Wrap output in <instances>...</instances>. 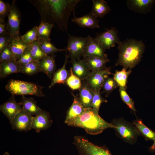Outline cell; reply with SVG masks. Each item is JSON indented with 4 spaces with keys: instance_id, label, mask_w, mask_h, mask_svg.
<instances>
[{
    "instance_id": "6da1fadb",
    "label": "cell",
    "mask_w": 155,
    "mask_h": 155,
    "mask_svg": "<svg viewBox=\"0 0 155 155\" xmlns=\"http://www.w3.org/2000/svg\"><path fill=\"white\" fill-rule=\"evenodd\" d=\"M80 0H29L38 10L41 21L56 23L67 32L69 17Z\"/></svg>"
},
{
    "instance_id": "7a4b0ae2",
    "label": "cell",
    "mask_w": 155,
    "mask_h": 155,
    "mask_svg": "<svg viewBox=\"0 0 155 155\" xmlns=\"http://www.w3.org/2000/svg\"><path fill=\"white\" fill-rule=\"evenodd\" d=\"M118 58L115 65L122 66L126 69H131L141 61L145 45L142 40L127 39L118 43Z\"/></svg>"
},
{
    "instance_id": "3957f363",
    "label": "cell",
    "mask_w": 155,
    "mask_h": 155,
    "mask_svg": "<svg viewBox=\"0 0 155 155\" xmlns=\"http://www.w3.org/2000/svg\"><path fill=\"white\" fill-rule=\"evenodd\" d=\"M68 126L84 129L88 134L96 135L109 128H115L112 124L102 119L92 108H85L84 112L67 124Z\"/></svg>"
},
{
    "instance_id": "277c9868",
    "label": "cell",
    "mask_w": 155,
    "mask_h": 155,
    "mask_svg": "<svg viewBox=\"0 0 155 155\" xmlns=\"http://www.w3.org/2000/svg\"><path fill=\"white\" fill-rule=\"evenodd\" d=\"M43 87L36 84L19 80L11 79L5 86L6 90L12 95H34L42 97Z\"/></svg>"
},
{
    "instance_id": "5b68a950",
    "label": "cell",
    "mask_w": 155,
    "mask_h": 155,
    "mask_svg": "<svg viewBox=\"0 0 155 155\" xmlns=\"http://www.w3.org/2000/svg\"><path fill=\"white\" fill-rule=\"evenodd\" d=\"M67 44L65 49V51L71 60L80 59L83 56L85 49L89 40L90 36L85 37L71 35L68 33Z\"/></svg>"
},
{
    "instance_id": "8992f818",
    "label": "cell",
    "mask_w": 155,
    "mask_h": 155,
    "mask_svg": "<svg viewBox=\"0 0 155 155\" xmlns=\"http://www.w3.org/2000/svg\"><path fill=\"white\" fill-rule=\"evenodd\" d=\"M74 140L80 155H112L106 148L95 145L83 137L76 136Z\"/></svg>"
},
{
    "instance_id": "52a82bcc",
    "label": "cell",
    "mask_w": 155,
    "mask_h": 155,
    "mask_svg": "<svg viewBox=\"0 0 155 155\" xmlns=\"http://www.w3.org/2000/svg\"><path fill=\"white\" fill-rule=\"evenodd\" d=\"M7 17V24L8 32L11 36H20V28L21 13L15 0L13 1L10 4V9Z\"/></svg>"
},
{
    "instance_id": "ba28073f",
    "label": "cell",
    "mask_w": 155,
    "mask_h": 155,
    "mask_svg": "<svg viewBox=\"0 0 155 155\" xmlns=\"http://www.w3.org/2000/svg\"><path fill=\"white\" fill-rule=\"evenodd\" d=\"M111 74L110 68L106 67L100 70L92 71L86 80V82L94 91H100L104 81Z\"/></svg>"
},
{
    "instance_id": "9c48e42d",
    "label": "cell",
    "mask_w": 155,
    "mask_h": 155,
    "mask_svg": "<svg viewBox=\"0 0 155 155\" xmlns=\"http://www.w3.org/2000/svg\"><path fill=\"white\" fill-rule=\"evenodd\" d=\"M33 116L22 109L10 122L12 128L19 131H27L31 129Z\"/></svg>"
},
{
    "instance_id": "30bf717a",
    "label": "cell",
    "mask_w": 155,
    "mask_h": 155,
    "mask_svg": "<svg viewBox=\"0 0 155 155\" xmlns=\"http://www.w3.org/2000/svg\"><path fill=\"white\" fill-rule=\"evenodd\" d=\"M95 38L105 50L115 47L116 44L120 41L117 30L114 27L107 29L105 32L97 35Z\"/></svg>"
},
{
    "instance_id": "8fae6325",
    "label": "cell",
    "mask_w": 155,
    "mask_h": 155,
    "mask_svg": "<svg viewBox=\"0 0 155 155\" xmlns=\"http://www.w3.org/2000/svg\"><path fill=\"white\" fill-rule=\"evenodd\" d=\"M105 49L95 38L90 36L89 40L85 49L84 58L86 57H97L107 58Z\"/></svg>"
},
{
    "instance_id": "7c38bea8",
    "label": "cell",
    "mask_w": 155,
    "mask_h": 155,
    "mask_svg": "<svg viewBox=\"0 0 155 155\" xmlns=\"http://www.w3.org/2000/svg\"><path fill=\"white\" fill-rule=\"evenodd\" d=\"M20 36H11L8 46L16 61L29 50V44L25 42Z\"/></svg>"
},
{
    "instance_id": "4fadbf2b",
    "label": "cell",
    "mask_w": 155,
    "mask_h": 155,
    "mask_svg": "<svg viewBox=\"0 0 155 155\" xmlns=\"http://www.w3.org/2000/svg\"><path fill=\"white\" fill-rule=\"evenodd\" d=\"M22 109L20 102H17L13 95L8 100L0 106V111L7 117L10 122Z\"/></svg>"
},
{
    "instance_id": "5bb4252c",
    "label": "cell",
    "mask_w": 155,
    "mask_h": 155,
    "mask_svg": "<svg viewBox=\"0 0 155 155\" xmlns=\"http://www.w3.org/2000/svg\"><path fill=\"white\" fill-rule=\"evenodd\" d=\"M113 124L119 135L127 141H133L138 134V130L124 122L118 121Z\"/></svg>"
},
{
    "instance_id": "9a60e30c",
    "label": "cell",
    "mask_w": 155,
    "mask_h": 155,
    "mask_svg": "<svg viewBox=\"0 0 155 155\" xmlns=\"http://www.w3.org/2000/svg\"><path fill=\"white\" fill-rule=\"evenodd\" d=\"M154 0H128L126 5L130 10L137 13L146 14L152 10Z\"/></svg>"
},
{
    "instance_id": "2e32d148",
    "label": "cell",
    "mask_w": 155,
    "mask_h": 155,
    "mask_svg": "<svg viewBox=\"0 0 155 155\" xmlns=\"http://www.w3.org/2000/svg\"><path fill=\"white\" fill-rule=\"evenodd\" d=\"M52 122L48 112L43 110L38 115L33 116L31 129H34L36 132L39 133L49 128Z\"/></svg>"
},
{
    "instance_id": "e0dca14e",
    "label": "cell",
    "mask_w": 155,
    "mask_h": 155,
    "mask_svg": "<svg viewBox=\"0 0 155 155\" xmlns=\"http://www.w3.org/2000/svg\"><path fill=\"white\" fill-rule=\"evenodd\" d=\"M70 62L72 64L71 68L73 74L81 80H86L92 72L84 59L78 60L72 59Z\"/></svg>"
},
{
    "instance_id": "ac0fdd59",
    "label": "cell",
    "mask_w": 155,
    "mask_h": 155,
    "mask_svg": "<svg viewBox=\"0 0 155 155\" xmlns=\"http://www.w3.org/2000/svg\"><path fill=\"white\" fill-rule=\"evenodd\" d=\"M74 99L73 102L67 113L65 123L67 124L74 118L80 116L84 112L85 108L77 96L72 93Z\"/></svg>"
},
{
    "instance_id": "d6986e66",
    "label": "cell",
    "mask_w": 155,
    "mask_h": 155,
    "mask_svg": "<svg viewBox=\"0 0 155 155\" xmlns=\"http://www.w3.org/2000/svg\"><path fill=\"white\" fill-rule=\"evenodd\" d=\"M74 17L71 19L72 22L82 28H87L92 29L100 27L98 20L94 16L89 13L83 16L77 18L73 11Z\"/></svg>"
},
{
    "instance_id": "ffe728a7",
    "label": "cell",
    "mask_w": 155,
    "mask_h": 155,
    "mask_svg": "<svg viewBox=\"0 0 155 155\" xmlns=\"http://www.w3.org/2000/svg\"><path fill=\"white\" fill-rule=\"evenodd\" d=\"M55 55H48L38 62L41 71L46 74L50 79L56 68Z\"/></svg>"
},
{
    "instance_id": "44dd1931",
    "label": "cell",
    "mask_w": 155,
    "mask_h": 155,
    "mask_svg": "<svg viewBox=\"0 0 155 155\" xmlns=\"http://www.w3.org/2000/svg\"><path fill=\"white\" fill-rule=\"evenodd\" d=\"M79 90V98L85 108H92V102L94 90L86 82L82 84Z\"/></svg>"
},
{
    "instance_id": "7402d4cb",
    "label": "cell",
    "mask_w": 155,
    "mask_h": 155,
    "mask_svg": "<svg viewBox=\"0 0 155 155\" xmlns=\"http://www.w3.org/2000/svg\"><path fill=\"white\" fill-rule=\"evenodd\" d=\"M65 61L62 67L54 73L53 77L49 88H51L57 84H64L69 76V71L66 69L65 66L67 63L69 56L66 51Z\"/></svg>"
},
{
    "instance_id": "603a6c76",
    "label": "cell",
    "mask_w": 155,
    "mask_h": 155,
    "mask_svg": "<svg viewBox=\"0 0 155 155\" xmlns=\"http://www.w3.org/2000/svg\"><path fill=\"white\" fill-rule=\"evenodd\" d=\"M93 6L90 12L96 18H102L111 10L107 3L103 0H92Z\"/></svg>"
},
{
    "instance_id": "cb8c5ba5",
    "label": "cell",
    "mask_w": 155,
    "mask_h": 155,
    "mask_svg": "<svg viewBox=\"0 0 155 155\" xmlns=\"http://www.w3.org/2000/svg\"><path fill=\"white\" fill-rule=\"evenodd\" d=\"M20 103L22 109L32 116L37 115L43 110L37 106V102L32 98L22 96Z\"/></svg>"
},
{
    "instance_id": "d4e9b609",
    "label": "cell",
    "mask_w": 155,
    "mask_h": 155,
    "mask_svg": "<svg viewBox=\"0 0 155 155\" xmlns=\"http://www.w3.org/2000/svg\"><path fill=\"white\" fill-rule=\"evenodd\" d=\"M20 67L17 61L15 60L1 62V78H4L11 74L18 73Z\"/></svg>"
},
{
    "instance_id": "484cf974",
    "label": "cell",
    "mask_w": 155,
    "mask_h": 155,
    "mask_svg": "<svg viewBox=\"0 0 155 155\" xmlns=\"http://www.w3.org/2000/svg\"><path fill=\"white\" fill-rule=\"evenodd\" d=\"M83 59L85 60L92 71H97L104 68L106 63L110 61L107 58L94 57H86Z\"/></svg>"
},
{
    "instance_id": "4316f807",
    "label": "cell",
    "mask_w": 155,
    "mask_h": 155,
    "mask_svg": "<svg viewBox=\"0 0 155 155\" xmlns=\"http://www.w3.org/2000/svg\"><path fill=\"white\" fill-rule=\"evenodd\" d=\"M54 24L41 21L37 28L38 39L51 41L50 35Z\"/></svg>"
},
{
    "instance_id": "83f0119b",
    "label": "cell",
    "mask_w": 155,
    "mask_h": 155,
    "mask_svg": "<svg viewBox=\"0 0 155 155\" xmlns=\"http://www.w3.org/2000/svg\"><path fill=\"white\" fill-rule=\"evenodd\" d=\"M131 69L127 71L123 68L120 71H116L114 74L113 78L118 84L119 86L126 89L127 79L131 73Z\"/></svg>"
},
{
    "instance_id": "f1b7e54d",
    "label": "cell",
    "mask_w": 155,
    "mask_h": 155,
    "mask_svg": "<svg viewBox=\"0 0 155 155\" xmlns=\"http://www.w3.org/2000/svg\"><path fill=\"white\" fill-rule=\"evenodd\" d=\"M29 51L33 61L38 62L48 55L43 52L37 40L29 44Z\"/></svg>"
},
{
    "instance_id": "f546056e",
    "label": "cell",
    "mask_w": 155,
    "mask_h": 155,
    "mask_svg": "<svg viewBox=\"0 0 155 155\" xmlns=\"http://www.w3.org/2000/svg\"><path fill=\"white\" fill-rule=\"evenodd\" d=\"M37 41L43 52L47 55H53L56 53L65 51V49L57 48L51 41L38 39Z\"/></svg>"
},
{
    "instance_id": "4dcf8cb0",
    "label": "cell",
    "mask_w": 155,
    "mask_h": 155,
    "mask_svg": "<svg viewBox=\"0 0 155 155\" xmlns=\"http://www.w3.org/2000/svg\"><path fill=\"white\" fill-rule=\"evenodd\" d=\"M41 72L38 62L33 61L26 65L21 66L18 73L32 75Z\"/></svg>"
},
{
    "instance_id": "1f68e13d",
    "label": "cell",
    "mask_w": 155,
    "mask_h": 155,
    "mask_svg": "<svg viewBox=\"0 0 155 155\" xmlns=\"http://www.w3.org/2000/svg\"><path fill=\"white\" fill-rule=\"evenodd\" d=\"M133 124L147 139L154 140L155 133L144 125L141 120H136L134 122Z\"/></svg>"
},
{
    "instance_id": "d6a6232c",
    "label": "cell",
    "mask_w": 155,
    "mask_h": 155,
    "mask_svg": "<svg viewBox=\"0 0 155 155\" xmlns=\"http://www.w3.org/2000/svg\"><path fill=\"white\" fill-rule=\"evenodd\" d=\"M37 26H35L28 31L24 34L21 35V38L26 43L30 44L37 41L38 39L37 36Z\"/></svg>"
},
{
    "instance_id": "836d02e7",
    "label": "cell",
    "mask_w": 155,
    "mask_h": 155,
    "mask_svg": "<svg viewBox=\"0 0 155 155\" xmlns=\"http://www.w3.org/2000/svg\"><path fill=\"white\" fill-rule=\"evenodd\" d=\"M70 75L66 82L67 84L72 90L79 89L82 86L81 80L73 74L71 67L70 68Z\"/></svg>"
},
{
    "instance_id": "e575fe53",
    "label": "cell",
    "mask_w": 155,
    "mask_h": 155,
    "mask_svg": "<svg viewBox=\"0 0 155 155\" xmlns=\"http://www.w3.org/2000/svg\"><path fill=\"white\" fill-rule=\"evenodd\" d=\"M119 86L113 78L108 77L104 81L102 88L104 92L108 96L114 89Z\"/></svg>"
},
{
    "instance_id": "d590c367",
    "label": "cell",
    "mask_w": 155,
    "mask_h": 155,
    "mask_svg": "<svg viewBox=\"0 0 155 155\" xmlns=\"http://www.w3.org/2000/svg\"><path fill=\"white\" fill-rule=\"evenodd\" d=\"M126 89L119 87V91L120 96L123 102L125 103L134 112L136 111L134 106V103L126 91Z\"/></svg>"
},
{
    "instance_id": "8d00e7d4",
    "label": "cell",
    "mask_w": 155,
    "mask_h": 155,
    "mask_svg": "<svg viewBox=\"0 0 155 155\" xmlns=\"http://www.w3.org/2000/svg\"><path fill=\"white\" fill-rule=\"evenodd\" d=\"M100 92L94 91L92 102V108L98 113L101 103L106 101L102 97Z\"/></svg>"
},
{
    "instance_id": "74e56055",
    "label": "cell",
    "mask_w": 155,
    "mask_h": 155,
    "mask_svg": "<svg viewBox=\"0 0 155 155\" xmlns=\"http://www.w3.org/2000/svg\"><path fill=\"white\" fill-rule=\"evenodd\" d=\"M10 4L0 0V20L5 21V18L9 13Z\"/></svg>"
},
{
    "instance_id": "f35d334b",
    "label": "cell",
    "mask_w": 155,
    "mask_h": 155,
    "mask_svg": "<svg viewBox=\"0 0 155 155\" xmlns=\"http://www.w3.org/2000/svg\"><path fill=\"white\" fill-rule=\"evenodd\" d=\"M0 53V63L16 60L8 46L3 50Z\"/></svg>"
},
{
    "instance_id": "ab89813d",
    "label": "cell",
    "mask_w": 155,
    "mask_h": 155,
    "mask_svg": "<svg viewBox=\"0 0 155 155\" xmlns=\"http://www.w3.org/2000/svg\"><path fill=\"white\" fill-rule=\"evenodd\" d=\"M11 37L8 32L0 35V52L8 46Z\"/></svg>"
},
{
    "instance_id": "60d3db41",
    "label": "cell",
    "mask_w": 155,
    "mask_h": 155,
    "mask_svg": "<svg viewBox=\"0 0 155 155\" xmlns=\"http://www.w3.org/2000/svg\"><path fill=\"white\" fill-rule=\"evenodd\" d=\"M16 61L21 66L26 65L33 61V60L29 50L27 53Z\"/></svg>"
},
{
    "instance_id": "b9f144b4",
    "label": "cell",
    "mask_w": 155,
    "mask_h": 155,
    "mask_svg": "<svg viewBox=\"0 0 155 155\" xmlns=\"http://www.w3.org/2000/svg\"><path fill=\"white\" fill-rule=\"evenodd\" d=\"M8 32L5 21L0 20V35Z\"/></svg>"
},
{
    "instance_id": "7bdbcfd3",
    "label": "cell",
    "mask_w": 155,
    "mask_h": 155,
    "mask_svg": "<svg viewBox=\"0 0 155 155\" xmlns=\"http://www.w3.org/2000/svg\"><path fill=\"white\" fill-rule=\"evenodd\" d=\"M152 145L150 148L149 150L151 152H155V137Z\"/></svg>"
},
{
    "instance_id": "ee69618b",
    "label": "cell",
    "mask_w": 155,
    "mask_h": 155,
    "mask_svg": "<svg viewBox=\"0 0 155 155\" xmlns=\"http://www.w3.org/2000/svg\"><path fill=\"white\" fill-rule=\"evenodd\" d=\"M3 155H10V154L8 152H6Z\"/></svg>"
}]
</instances>
